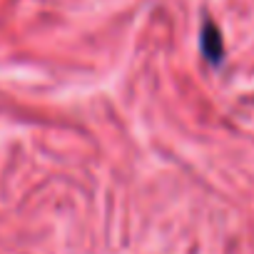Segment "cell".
<instances>
[{"instance_id": "obj_1", "label": "cell", "mask_w": 254, "mask_h": 254, "mask_svg": "<svg viewBox=\"0 0 254 254\" xmlns=\"http://www.w3.org/2000/svg\"><path fill=\"white\" fill-rule=\"evenodd\" d=\"M199 50L204 55V60L209 65H222L224 60V40H222V30L207 18L202 23V30H199Z\"/></svg>"}]
</instances>
